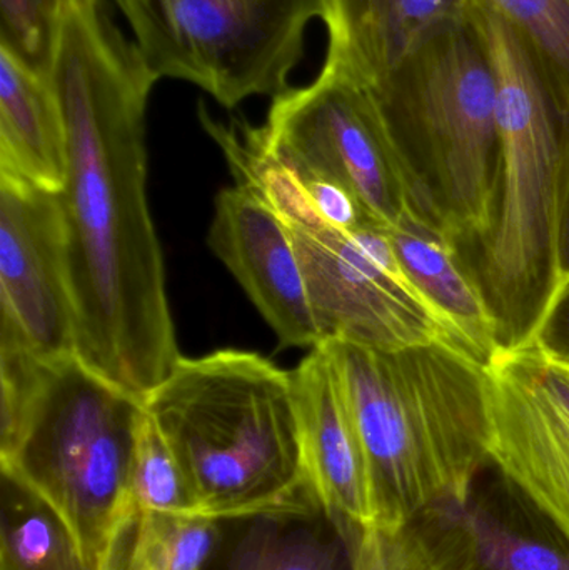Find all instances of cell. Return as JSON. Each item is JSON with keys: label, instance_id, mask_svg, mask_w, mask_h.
Here are the masks:
<instances>
[{"label": "cell", "instance_id": "obj_23", "mask_svg": "<svg viewBox=\"0 0 569 570\" xmlns=\"http://www.w3.org/2000/svg\"><path fill=\"white\" fill-rule=\"evenodd\" d=\"M507 20L569 99V0H473Z\"/></svg>", "mask_w": 569, "mask_h": 570}, {"label": "cell", "instance_id": "obj_9", "mask_svg": "<svg viewBox=\"0 0 569 570\" xmlns=\"http://www.w3.org/2000/svg\"><path fill=\"white\" fill-rule=\"evenodd\" d=\"M290 229L323 341L381 351L443 342L464 352L450 324L403 273L384 227Z\"/></svg>", "mask_w": 569, "mask_h": 570}, {"label": "cell", "instance_id": "obj_15", "mask_svg": "<svg viewBox=\"0 0 569 570\" xmlns=\"http://www.w3.org/2000/svg\"><path fill=\"white\" fill-rule=\"evenodd\" d=\"M386 230L410 283L450 324L464 352L487 367L501 347L500 332L477 271L461 256V240L420 214Z\"/></svg>", "mask_w": 569, "mask_h": 570}, {"label": "cell", "instance_id": "obj_19", "mask_svg": "<svg viewBox=\"0 0 569 570\" xmlns=\"http://www.w3.org/2000/svg\"><path fill=\"white\" fill-rule=\"evenodd\" d=\"M217 539L213 519L144 509L124 532L110 570H204Z\"/></svg>", "mask_w": 569, "mask_h": 570}, {"label": "cell", "instance_id": "obj_17", "mask_svg": "<svg viewBox=\"0 0 569 570\" xmlns=\"http://www.w3.org/2000/svg\"><path fill=\"white\" fill-rule=\"evenodd\" d=\"M461 509L433 511L403 525H370L350 544V570H478Z\"/></svg>", "mask_w": 569, "mask_h": 570}, {"label": "cell", "instance_id": "obj_13", "mask_svg": "<svg viewBox=\"0 0 569 570\" xmlns=\"http://www.w3.org/2000/svg\"><path fill=\"white\" fill-rule=\"evenodd\" d=\"M303 468L323 512L346 544L374 525L370 475L346 387L324 342L293 371Z\"/></svg>", "mask_w": 569, "mask_h": 570}, {"label": "cell", "instance_id": "obj_8", "mask_svg": "<svg viewBox=\"0 0 569 570\" xmlns=\"http://www.w3.org/2000/svg\"><path fill=\"white\" fill-rule=\"evenodd\" d=\"M267 144L303 176L346 186L377 226L391 229L420 214L436 220L363 87L323 67L303 87L274 97L264 124Z\"/></svg>", "mask_w": 569, "mask_h": 570}, {"label": "cell", "instance_id": "obj_16", "mask_svg": "<svg viewBox=\"0 0 569 570\" xmlns=\"http://www.w3.org/2000/svg\"><path fill=\"white\" fill-rule=\"evenodd\" d=\"M67 150L49 79L0 47V173L60 193Z\"/></svg>", "mask_w": 569, "mask_h": 570}, {"label": "cell", "instance_id": "obj_7", "mask_svg": "<svg viewBox=\"0 0 569 570\" xmlns=\"http://www.w3.org/2000/svg\"><path fill=\"white\" fill-rule=\"evenodd\" d=\"M157 79H176L234 109L276 97L306 49L326 0H114Z\"/></svg>", "mask_w": 569, "mask_h": 570}, {"label": "cell", "instance_id": "obj_1", "mask_svg": "<svg viewBox=\"0 0 569 570\" xmlns=\"http://www.w3.org/2000/svg\"><path fill=\"white\" fill-rule=\"evenodd\" d=\"M157 80L104 0H62L49 83L66 132L59 203L76 354L143 399L180 357L147 203L146 117Z\"/></svg>", "mask_w": 569, "mask_h": 570}, {"label": "cell", "instance_id": "obj_24", "mask_svg": "<svg viewBox=\"0 0 569 570\" xmlns=\"http://www.w3.org/2000/svg\"><path fill=\"white\" fill-rule=\"evenodd\" d=\"M62 0H0V47L49 79Z\"/></svg>", "mask_w": 569, "mask_h": 570}, {"label": "cell", "instance_id": "obj_20", "mask_svg": "<svg viewBox=\"0 0 569 570\" xmlns=\"http://www.w3.org/2000/svg\"><path fill=\"white\" fill-rule=\"evenodd\" d=\"M284 521L253 519L224 570H341L343 552L337 542Z\"/></svg>", "mask_w": 569, "mask_h": 570}, {"label": "cell", "instance_id": "obj_22", "mask_svg": "<svg viewBox=\"0 0 569 570\" xmlns=\"http://www.w3.org/2000/svg\"><path fill=\"white\" fill-rule=\"evenodd\" d=\"M127 492L136 511L190 512L189 494L179 462L147 412H144L137 428Z\"/></svg>", "mask_w": 569, "mask_h": 570}, {"label": "cell", "instance_id": "obj_4", "mask_svg": "<svg viewBox=\"0 0 569 570\" xmlns=\"http://www.w3.org/2000/svg\"><path fill=\"white\" fill-rule=\"evenodd\" d=\"M144 407L179 462L189 514L219 522L320 512L304 474L293 372L239 348L180 355Z\"/></svg>", "mask_w": 569, "mask_h": 570}, {"label": "cell", "instance_id": "obj_25", "mask_svg": "<svg viewBox=\"0 0 569 570\" xmlns=\"http://www.w3.org/2000/svg\"><path fill=\"white\" fill-rule=\"evenodd\" d=\"M300 176L306 186L307 196L317 217L331 229L354 233L376 224L371 219L361 200L343 184L324 179V177L303 176V174Z\"/></svg>", "mask_w": 569, "mask_h": 570}, {"label": "cell", "instance_id": "obj_11", "mask_svg": "<svg viewBox=\"0 0 569 570\" xmlns=\"http://www.w3.org/2000/svg\"><path fill=\"white\" fill-rule=\"evenodd\" d=\"M0 338L39 357L76 354L59 193L0 173Z\"/></svg>", "mask_w": 569, "mask_h": 570}, {"label": "cell", "instance_id": "obj_21", "mask_svg": "<svg viewBox=\"0 0 569 570\" xmlns=\"http://www.w3.org/2000/svg\"><path fill=\"white\" fill-rule=\"evenodd\" d=\"M478 570H569V548H558L510 528L480 502L460 511Z\"/></svg>", "mask_w": 569, "mask_h": 570}, {"label": "cell", "instance_id": "obj_27", "mask_svg": "<svg viewBox=\"0 0 569 570\" xmlns=\"http://www.w3.org/2000/svg\"><path fill=\"white\" fill-rule=\"evenodd\" d=\"M555 256H557L558 295H560L569 287V169L563 193H561L560 209H558Z\"/></svg>", "mask_w": 569, "mask_h": 570}, {"label": "cell", "instance_id": "obj_14", "mask_svg": "<svg viewBox=\"0 0 569 570\" xmlns=\"http://www.w3.org/2000/svg\"><path fill=\"white\" fill-rule=\"evenodd\" d=\"M470 0H326L324 67L371 89Z\"/></svg>", "mask_w": 569, "mask_h": 570}, {"label": "cell", "instance_id": "obj_3", "mask_svg": "<svg viewBox=\"0 0 569 570\" xmlns=\"http://www.w3.org/2000/svg\"><path fill=\"white\" fill-rule=\"evenodd\" d=\"M323 342L360 432L374 525L467 508L490 464L484 365L443 342L398 351Z\"/></svg>", "mask_w": 569, "mask_h": 570}, {"label": "cell", "instance_id": "obj_6", "mask_svg": "<svg viewBox=\"0 0 569 570\" xmlns=\"http://www.w3.org/2000/svg\"><path fill=\"white\" fill-rule=\"evenodd\" d=\"M364 90L438 219L480 243L497 214L501 139L493 67L468 10Z\"/></svg>", "mask_w": 569, "mask_h": 570}, {"label": "cell", "instance_id": "obj_2", "mask_svg": "<svg viewBox=\"0 0 569 570\" xmlns=\"http://www.w3.org/2000/svg\"><path fill=\"white\" fill-rule=\"evenodd\" d=\"M2 475L46 502L97 570L114 558L136 509L130 455L144 399L77 354L39 357L0 338Z\"/></svg>", "mask_w": 569, "mask_h": 570}, {"label": "cell", "instance_id": "obj_26", "mask_svg": "<svg viewBox=\"0 0 569 570\" xmlns=\"http://www.w3.org/2000/svg\"><path fill=\"white\" fill-rule=\"evenodd\" d=\"M534 341L548 354L569 364V287L551 305Z\"/></svg>", "mask_w": 569, "mask_h": 570}, {"label": "cell", "instance_id": "obj_5", "mask_svg": "<svg viewBox=\"0 0 569 570\" xmlns=\"http://www.w3.org/2000/svg\"><path fill=\"white\" fill-rule=\"evenodd\" d=\"M497 86L500 189L478 277L501 347L533 342L558 297V209L569 169V99L533 47L493 10L470 0Z\"/></svg>", "mask_w": 569, "mask_h": 570}, {"label": "cell", "instance_id": "obj_12", "mask_svg": "<svg viewBox=\"0 0 569 570\" xmlns=\"http://www.w3.org/2000/svg\"><path fill=\"white\" fill-rule=\"evenodd\" d=\"M209 246L277 335L281 347L323 342L290 226L249 187L220 190Z\"/></svg>", "mask_w": 569, "mask_h": 570}, {"label": "cell", "instance_id": "obj_18", "mask_svg": "<svg viewBox=\"0 0 569 570\" xmlns=\"http://www.w3.org/2000/svg\"><path fill=\"white\" fill-rule=\"evenodd\" d=\"M2 482L0 570H97L46 502L6 475Z\"/></svg>", "mask_w": 569, "mask_h": 570}, {"label": "cell", "instance_id": "obj_10", "mask_svg": "<svg viewBox=\"0 0 569 570\" xmlns=\"http://www.w3.org/2000/svg\"><path fill=\"white\" fill-rule=\"evenodd\" d=\"M488 459L569 548V364L537 341L487 367Z\"/></svg>", "mask_w": 569, "mask_h": 570}]
</instances>
